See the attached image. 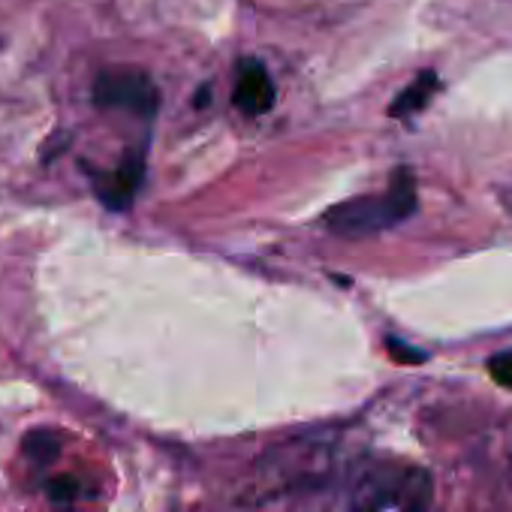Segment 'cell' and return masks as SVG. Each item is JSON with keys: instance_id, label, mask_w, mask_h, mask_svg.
I'll list each match as a JSON object with an SVG mask.
<instances>
[{"instance_id": "1", "label": "cell", "mask_w": 512, "mask_h": 512, "mask_svg": "<svg viewBox=\"0 0 512 512\" xmlns=\"http://www.w3.org/2000/svg\"><path fill=\"white\" fill-rule=\"evenodd\" d=\"M350 512H434V479L416 464L374 461L356 476Z\"/></svg>"}, {"instance_id": "2", "label": "cell", "mask_w": 512, "mask_h": 512, "mask_svg": "<svg viewBox=\"0 0 512 512\" xmlns=\"http://www.w3.org/2000/svg\"><path fill=\"white\" fill-rule=\"evenodd\" d=\"M416 211V178L410 169H398L392 187L380 196H356L335 205L326 214V226L344 238H365L383 232Z\"/></svg>"}, {"instance_id": "3", "label": "cell", "mask_w": 512, "mask_h": 512, "mask_svg": "<svg viewBox=\"0 0 512 512\" xmlns=\"http://www.w3.org/2000/svg\"><path fill=\"white\" fill-rule=\"evenodd\" d=\"M91 100L100 109L154 118L160 106V91L142 70H103L91 85Z\"/></svg>"}, {"instance_id": "4", "label": "cell", "mask_w": 512, "mask_h": 512, "mask_svg": "<svg viewBox=\"0 0 512 512\" xmlns=\"http://www.w3.org/2000/svg\"><path fill=\"white\" fill-rule=\"evenodd\" d=\"M88 175H91V187H94L97 199L112 211H124L142 187L145 157L139 151H130V154H124V160L118 166H112L106 172L88 166Z\"/></svg>"}, {"instance_id": "5", "label": "cell", "mask_w": 512, "mask_h": 512, "mask_svg": "<svg viewBox=\"0 0 512 512\" xmlns=\"http://www.w3.org/2000/svg\"><path fill=\"white\" fill-rule=\"evenodd\" d=\"M232 103L244 115H266L275 106V85L269 79V70L260 61L244 58L238 64V79H235Z\"/></svg>"}, {"instance_id": "6", "label": "cell", "mask_w": 512, "mask_h": 512, "mask_svg": "<svg viewBox=\"0 0 512 512\" xmlns=\"http://www.w3.org/2000/svg\"><path fill=\"white\" fill-rule=\"evenodd\" d=\"M434 91H437V73H431V70L419 73V79H413V85L395 97V103L389 106V115L392 118H410V115L422 112Z\"/></svg>"}, {"instance_id": "7", "label": "cell", "mask_w": 512, "mask_h": 512, "mask_svg": "<svg viewBox=\"0 0 512 512\" xmlns=\"http://www.w3.org/2000/svg\"><path fill=\"white\" fill-rule=\"evenodd\" d=\"M488 374L497 386L512 389V350H503L497 356L488 359Z\"/></svg>"}, {"instance_id": "8", "label": "cell", "mask_w": 512, "mask_h": 512, "mask_svg": "<svg viewBox=\"0 0 512 512\" xmlns=\"http://www.w3.org/2000/svg\"><path fill=\"white\" fill-rule=\"evenodd\" d=\"M386 350L398 359V362H404V365H413V362H425V353L422 350H413V347H404L398 338H386Z\"/></svg>"}, {"instance_id": "9", "label": "cell", "mask_w": 512, "mask_h": 512, "mask_svg": "<svg viewBox=\"0 0 512 512\" xmlns=\"http://www.w3.org/2000/svg\"><path fill=\"white\" fill-rule=\"evenodd\" d=\"M208 97H211V88L205 85V88H202V91L196 94V100H193V103H196V106L202 109V106H208Z\"/></svg>"}]
</instances>
